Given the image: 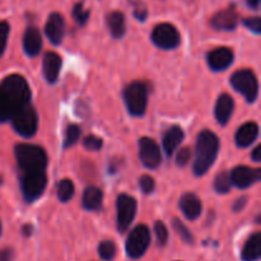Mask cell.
<instances>
[{"mask_svg":"<svg viewBox=\"0 0 261 261\" xmlns=\"http://www.w3.org/2000/svg\"><path fill=\"white\" fill-rule=\"evenodd\" d=\"M261 256V234L259 232L252 234L245 244L241 252L244 261H257Z\"/></svg>","mask_w":261,"mask_h":261,"instance_id":"obj_21","label":"cell"},{"mask_svg":"<svg viewBox=\"0 0 261 261\" xmlns=\"http://www.w3.org/2000/svg\"><path fill=\"white\" fill-rule=\"evenodd\" d=\"M237 23H239V14L233 8H228V9L218 12L212 18V25L216 30L232 31L236 28Z\"/></svg>","mask_w":261,"mask_h":261,"instance_id":"obj_16","label":"cell"},{"mask_svg":"<svg viewBox=\"0 0 261 261\" xmlns=\"http://www.w3.org/2000/svg\"><path fill=\"white\" fill-rule=\"evenodd\" d=\"M83 144L88 150H99L102 148V139L96 135H88L83 140Z\"/></svg>","mask_w":261,"mask_h":261,"instance_id":"obj_33","label":"cell"},{"mask_svg":"<svg viewBox=\"0 0 261 261\" xmlns=\"http://www.w3.org/2000/svg\"><path fill=\"white\" fill-rule=\"evenodd\" d=\"M124 99L133 116H143L148 105L147 86L142 82H133L125 88Z\"/></svg>","mask_w":261,"mask_h":261,"instance_id":"obj_5","label":"cell"},{"mask_svg":"<svg viewBox=\"0 0 261 261\" xmlns=\"http://www.w3.org/2000/svg\"><path fill=\"white\" fill-rule=\"evenodd\" d=\"M103 200V194L96 186H89L83 194V206L87 211L96 212L99 211Z\"/></svg>","mask_w":261,"mask_h":261,"instance_id":"obj_23","label":"cell"},{"mask_svg":"<svg viewBox=\"0 0 261 261\" xmlns=\"http://www.w3.org/2000/svg\"><path fill=\"white\" fill-rule=\"evenodd\" d=\"M244 24L246 25L249 30H251L252 32L257 33V35L261 32V19L259 17L246 18V19L244 20Z\"/></svg>","mask_w":261,"mask_h":261,"instance_id":"obj_35","label":"cell"},{"mask_svg":"<svg viewBox=\"0 0 261 261\" xmlns=\"http://www.w3.org/2000/svg\"><path fill=\"white\" fill-rule=\"evenodd\" d=\"M152 41L155 46L163 50H173L180 45V33L170 23H161L155 25L152 32Z\"/></svg>","mask_w":261,"mask_h":261,"instance_id":"obj_10","label":"cell"},{"mask_svg":"<svg viewBox=\"0 0 261 261\" xmlns=\"http://www.w3.org/2000/svg\"><path fill=\"white\" fill-rule=\"evenodd\" d=\"M116 211H117V229L121 233L126 232L130 224L133 223L137 214V200L133 196L121 194L117 196L116 200Z\"/></svg>","mask_w":261,"mask_h":261,"instance_id":"obj_9","label":"cell"},{"mask_svg":"<svg viewBox=\"0 0 261 261\" xmlns=\"http://www.w3.org/2000/svg\"><path fill=\"white\" fill-rule=\"evenodd\" d=\"M73 18L75 19V22L78 23L79 25H84L87 23L89 18V10H87L84 8L83 3L79 2L76 3L75 7L73 9Z\"/></svg>","mask_w":261,"mask_h":261,"instance_id":"obj_29","label":"cell"},{"mask_svg":"<svg viewBox=\"0 0 261 261\" xmlns=\"http://www.w3.org/2000/svg\"><path fill=\"white\" fill-rule=\"evenodd\" d=\"M139 182H140V188H142L143 193L144 194L153 193V190H154L155 188V184H154V180H153V177H150V176L148 175H144L140 177Z\"/></svg>","mask_w":261,"mask_h":261,"instance_id":"obj_34","label":"cell"},{"mask_svg":"<svg viewBox=\"0 0 261 261\" xmlns=\"http://www.w3.org/2000/svg\"><path fill=\"white\" fill-rule=\"evenodd\" d=\"M219 150V139L211 130H203L196 140V153L194 161V173L201 176L213 166Z\"/></svg>","mask_w":261,"mask_h":261,"instance_id":"obj_2","label":"cell"},{"mask_svg":"<svg viewBox=\"0 0 261 261\" xmlns=\"http://www.w3.org/2000/svg\"><path fill=\"white\" fill-rule=\"evenodd\" d=\"M247 5H249L251 9H259L260 7V0H247Z\"/></svg>","mask_w":261,"mask_h":261,"instance_id":"obj_40","label":"cell"},{"mask_svg":"<svg viewBox=\"0 0 261 261\" xmlns=\"http://www.w3.org/2000/svg\"><path fill=\"white\" fill-rule=\"evenodd\" d=\"M191 158V150L189 148H182L180 149V152L177 153V157H176V162L178 166H186L189 163Z\"/></svg>","mask_w":261,"mask_h":261,"instance_id":"obj_36","label":"cell"},{"mask_svg":"<svg viewBox=\"0 0 261 261\" xmlns=\"http://www.w3.org/2000/svg\"><path fill=\"white\" fill-rule=\"evenodd\" d=\"M233 63V53L228 47H218L208 54V64L216 71L226 70Z\"/></svg>","mask_w":261,"mask_h":261,"instance_id":"obj_14","label":"cell"},{"mask_svg":"<svg viewBox=\"0 0 261 261\" xmlns=\"http://www.w3.org/2000/svg\"><path fill=\"white\" fill-rule=\"evenodd\" d=\"M23 47L25 54L31 58L38 55L42 47V38H41L40 31L36 27H28L23 36Z\"/></svg>","mask_w":261,"mask_h":261,"instance_id":"obj_18","label":"cell"},{"mask_svg":"<svg viewBox=\"0 0 261 261\" xmlns=\"http://www.w3.org/2000/svg\"><path fill=\"white\" fill-rule=\"evenodd\" d=\"M0 234H2V222H0Z\"/></svg>","mask_w":261,"mask_h":261,"instance_id":"obj_41","label":"cell"},{"mask_svg":"<svg viewBox=\"0 0 261 261\" xmlns=\"http://www.w3.org/2000/svg\"><path fill=\"white\" fill-rule=\"evenodd\" d=\"M231 84L247 102L254 103L259 96V83L255 73L250 69H241L231 76Z\"/></svg>","mask_w":261,"mask_h":261,"instance_id":"obj_6","label":"cell"},{"mask_svg":"<svg viewBox=\"0 0 261 261\" xmlns=\"http://www.w3.org/2000/svg\"><path fill=\"white\" fill-rule=\"evenodd\" d=\"M150 244V232L147 226L139 224L130 232L126 240V254L132 259H139L148 250Z\"/></svg>","mask_w":261,"mask_h":261,"instance_id":"obj_8","label":"cell"},{"mask_svg":"<svg viewBox=\"0 0 261 261\" xmlns=\"http://www.w3.org/2000/svg\"><path fill=\"white\" fill-rule=\"evenodd\" d=\"M30 86L22 75L5 76L0 83V122L12 119L15 112L30 105Z\"/></svg>","mask_w":261,"mask_h":261,"instance_id":"obj_1","label":"cell"},{"mask_svg":"<svg viewBox=\"0 0 261 261\" xmlns=\"http://www.w3.org/2000/svg\"><path fill=\"white\" fill-rule=\"evenodd\" d=\"M15 132L23 138H31L36 134L38 127V117L31 105L22 107L10 119Z\"/></svg>","mask_w":261,"mask_h":261,"instance_id":"obj_7","label":"cell"},{"mask_svg":"<svg viewBox=\"0 0 261 261\" xmlns=\"http://www.w3.org/2000/svg\"><path fill=\"white\" fill-rule=\"evenodd\" d=\"M14 257V251L12 249H3L0 251V261H12Z\"/></svg>","mask_w":261,"mask_h":261,"instance_id":"obj_37","label":"cell"},{"mask_svg":"<svg viewBox=\"0 0 261 261\" xmlns=\"http://www.w3.org/2000/svg\"><path fill=\"white\" fill-rule=\"evenodd\" d=\"M98 254L103 260H112L116 255V245L112 241H102L98 246Z\"/></svg>","mask_w":261,"mask_h":261,"instance_id":"obj_28","label":"cell"},{"mask_svg":"<svg viewBox=\"0 0 261 261\" xmlns=\"http://www.w3.org/2000/svg\"><path fill=\"white\" fill-rule=\"evenodd\" d=\"M47 185V176L45 171L20 173V190L27 203H32L40 198Z\"/></svg>","mask_w":261,"mask_h":261,"instance_id":"obj_4","label":"cell"},{"mask_svg":"<svg viewBox=\"0 0 261 261\" xmlns=\"http://www.w3.org/2000/svg\"><path fill=\"white\" fill-rule=\"evenodd\" d=\"M81 137V127L78 125H69L65 130V138H64V148H69L78 142Z\"/></svg>","mask_w":261,"mask_h":261,"instance_id":"obj_27","label":"cell"},{"mask_svg":"<svg viewBox=\"0 0 261 261\" xmlns=\"http://www.w3.org/2000/svg\"><path fill=\"white\" fill-rule=\"evenodd\" d=\"M234 102L229 94L223 93L219 96L216 105V119L221 125H226L233 114Z\"/></svg>","mask_w":261,"mask_h":261,"instance_id":"obj_19","label":"cell"},{"mask_svg":"<svg viewBox=\"0 0 261 261\" xmlns=\"http://www.w3.org/2000/svg\"><path fill=\"white\" fill-rule=\"evenodd\" d=\"M232 186L231 177H229V173L227 172H221L217 175L216 180H214V189H216L217 193L219 194H227L229 191Z\"/></svg>","mask_w":261,"mask_h":261,"instance_id":"obj_26","label":"cell"},{"mask_svg":"<svg viewBox=\"0 0 261 261\" xmlns=\"http://www.w3.org/2000/svg\"><path fill=\"white\" fill-rule=\"evenodd\" d=\"M180 208L186 218L190 219V221H194V219H196L201 214L203 205H201L200 199L195 194L188 193L181 196Z\"/></svg>","mask_w":261,"mask_h":261,"instance_id":"obj_17","label":"cell"},{"mask_svg":"<svg viewBox=\"0 0 261 261\" xmlns=\"http://www.w3.org/2000/svg\"><path fill=\"white\" fill-rule=\"evenodd\" d=\"M107 25H109L112 37L121 38L126 32L125 15L121 12H111L107 15Z\"/></svg>","mask_w":261,"mask_h":261,"instance_id":"obj_24","label":"cell"},{"mask_svg":"<svg viewBox=\"0 0 261 261\" xmlns=\"http://www.w3.org/2000/svg\"><path fill=\"white\" fill-rule=\"evenodd\" d=\"M9 23L7 20H2L0 22V58L4 54L5 48H7L8 37H9Z\"/></svg>","mask_w":261,"mask_h":261,"instance_id":"obj_32","label":"cell"},{"mask_svg":"<svg viewBox=\"0 0 261 261\" xmlns=\"http://www.w3.org/2000/svg\"><path fill=\"white\" fill-rule=\"evenodd\" d=\"M246 200H247V198L239 199V200L236 201V204H234V205H233V211L234 212H240V211H241V209L245 206V204H246Z\"/></svg>","mask_w":261,"mask_h":261,"instance_id":"obj_38","label":"cell"},{"mask_svg":"<svg viewBox=\"0 0 261 261\" xmlns=\"http://www.w3.org/2000/svg\"><path fill=\"white\" fill-rule=\"evenodd\" d=\"M139 157L143 165L148 168H155L161 163V150L152 138H142L139 140Z\"/></svg>","mask_w":261,"mask_h":261,"instance_id":"obj_11","label":"cell"},{"mask_svg":"<svg viewBox=\"0 0 261 261\" xmlns=\"http://www.w3.org/2000/svg\"><path fill=\"white\" fill-rule=\"evenodd\" d=\"M74 195V185L69 178H64L58 185V198L59 200L66 203Z\"/></svg>","mask_w":261,"mask_h":261,"instance_id":"obj_25","label":"cell"},{"mask_svg":"<svg viewBox=\"0 0 261 261\" xmlns=\"http://www.w3.org/2000/svg\"><path fill=\"white\" fill-rule=\"evenodd\" d=\"M232 185L240 189L250 188L251 185L256 184L261 178V171L259 168H250L247 166H239L233 168L229 173Z\"/></svg>","mask_w":261,"mask_h":261,"instance_id":"obj_12","label":"cell"},{"mask_svg":"<svg viewBox=\"0 0 261 261\" xmlns=\"http://www.w3.org/2000/svg\"><path fill=\"white\" fill-rule=\"evenodd\" d=\"M61 69V58L56 53H46L43 56L42 70L43 76L48 83H55L59 78Z\"/></svg>","mask_w":261,"mask_h":261,"instance_id":"obj_15","label":"cell"},{"mask_svg":"<svg viewBox=\"0 0 261 261\" xmlns=\"http://www.w3.org/2000/svg\"><path fill=\"white\" fill-rule=\"evenodd\" d=\"M14 150L20 173L46 170L47 155L41 147L33 144H17Z\"/></svg>","mask_w":261,"mask_h":261,"instance_id":"obj_3","label":"cell"},{"mask_svg":"<svg viewBox=\"0 0 261 261\" xmlns=\"http://www.w3.org/2000/svg\"><path fill=\"white\" fill-rule=\"evenodd\" d=\"M251 158L255 161V162H260L261 161V147H256L254 149V152H252L251 154Z\"/></svg>","mask_w":261,"mask_h":261,"instance_id":"obj_39","label":"cell"},{"mask_svg":"<svg viewBox=\"0 0 261 261\" xmlns=\"http://www.w3.org/2000/svg\"><path fill=\"white\" fill-rule=\"evenodd\" d=\"M259 137V125L256 122H246L236 133V143L239 147L246 148L251 145Z\"/></svg>","mask_w":261,"mask_h":261,"instance_id":"obj_20","label":"cell"},{"mask_svg":"<svg viewBox=\"0 0 261 261\" xmlns=\"http://www.w3.org/2000/svg\"><path fill=\"white\" fill-rule=\"evenodd\" d=\"M154 233L157 237V242L160 246H165L168 241V231L165 223L161 221H157L154 223Z\"/></svg>","mask_w":261,"mask_h":261,"instance_id":"obj_31","label":"cell"},{"mask_svg":"<svg viewBox=\"0 0 261 261\" xmlns=\"http://www.w3.org/2000/svg\"><path fill=\"white\" fill-rule=\"evenodd\" d=\"M173 228H175V231L177 232L178 236H180L186 244H194V237L193 234H191L190 229H189L182 222H180L178 219H175V221H173Z\"/></svg>","mask_w":261,"mask_h":261,"instance_id":"obj_30","label":"cell"},{"mask_svg":"<svg viewBox=\"0 0 261 261\" xmlns=\"http://www.w3.org/2000/svg\"><path fill=\"white\" fill-rule=\"evenodd\" d=\"M184 139V132L180 126H172L166 132L163 137V148L167 155H171L176 150V148L181 144Z\"/></svg>","mask_w":261,"mask_h":261,"instance_id":"obj_22","label":"cell"},{"mask_svg":"<svg viewBox=\"0 0 261 261\" xmlns=\"http://www.w3.org/2000/svg\"><path fill=\"white\" fill-rule=\"evenodd\" d=\"M45 32L53 45H60L65 33V22L63 15L59 13H53L46 22Z\"/></svg>","mask_w":261,"mask_h":261,"instance_id":"obj_13","label":"cell"}]
</instances>
